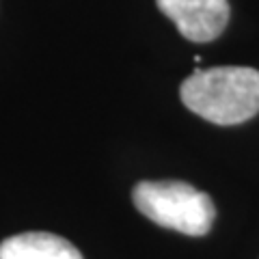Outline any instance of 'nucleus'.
Listing matches in <instances>:
<instances>
[{
  "label": "nucleus",
  "instance_id": "3",
  "mask_svg": "<svg viewBox=\"0 0 259 259\" xmlns=\"http://www.w3.org/2000/svg\"><path fill=\"white\" fill-rule=\"evenodd\" d=\"M156 5L194 44L216 39L225 30L231 13L227 0H156Z\"/></svg>",
  "mask_w": 259,
  "mask_h": 259
},
{
  "label": "nucleus",
  "instance_id": "2",
  "mask_svg": "<svg viewBox=\"0 0 259 259\" xmlns=\"http://www.w3.org/2000/svg\"><path fill=\"white\" fill-rule=\"evenodd\" d=\"M136 209L160 227L186 236H205L212 229L216 209L205 192L186 182H141L134 186Z\"/></svg>",
  "mask_w": 259,
  "mask_h": 259
},
{
  "label": "nucleus",
  "instance_id": "4",
  "mask_svg": "<svg viewBox=\"0 0 259 259\" xmlns=\"http://www.w3.org/2000/svg\"><path fill=\"white\" fill-rule=\"evenodd\" d=\"M0 259H82V255L61 236L30 231L7 238L0 244Z\"/></svg>",
  "mask_w": 259,
  "mask_h": 259
},
{
  "label": "nucleus",
  "instance_id": "1",
  "mask_svg": "<svg viewBox=\"0 0 259 259\" xmlns=\"http://www.w3.org/2000/svg\"><path fill=\"white\" fill-rule=\"evenodd\" d=\"M184 106L216 125H236L259 112V71L253 67L197 69L182 82Z\"/></svg>",
  "mask_w": 259,
  "mask_h": 259
}]
</instances>
